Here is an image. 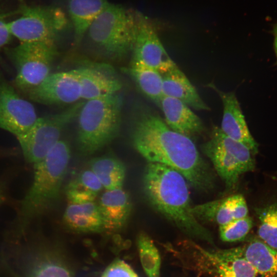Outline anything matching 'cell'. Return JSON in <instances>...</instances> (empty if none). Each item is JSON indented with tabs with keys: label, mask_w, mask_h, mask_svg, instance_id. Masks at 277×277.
Wrapping results in <instances>:
<instances>
[{
	"label": "cell",
	"mask_w": 277,
	"mask_h": 277,
	"mask_svg": "<svg viewBox=\"0 0 277 277\" xmlns=\"http://www.w3.org/2000/svg\"><path fill=\"white\" fill-rule=\"evenodd\" d=\"M132 142L148 163L173 168L196 190L208 191L213 187L211 169L190 137L172 130L159 115H141L134 124Z\"/></svg>",
	"instance_id": "1"
},
{
	"label": "cell",
	"mask_w": 277,
	"mask_h": 277,
	"mask_svg": "<svg viewBox=\"0 0 277 277\" xmlns=\"http://www.w3.org/2000/svg\"><path fill=\"white\" fill-rule=\"evenodd\" d=\"M187 182L166 165L148 163L143 176L145 195L152 207L190 237L214 245L211 232L194 216Z\"/></svg>",
	"instance_id": "2"
},
{
	"label": "cell",
	"mask_w": 277,
	"mask_h": 277,
	"mask_svg": "<svg viewBox=\"0 0 277 277\" xmlns=\"http://www.w3.org/2000/svg\"><path fill=\"white\" fill-rule=\"evenodd\" d=\"M70 156L68 143L60 140L43 160L34 164L32 184L21 202L15 220L17 234L24 233L33 220L57 199Z\"/></svg>",
	"instance_id": "3"
},
{
	"label": "cell",
	"mask_w": 277,
	"mask_h": 277,
	"mask_svg": "<svg viewBox=\"0 0 277 277\" xmlns=\"http://www.w3.org/2000/svg\"><path fill=\"white\" fill-rule=\"evenodd\" d=\"M123 105L118 92L84 102L77 116L78 148L82 154H92L117 136Z\"/></svg>",
	"instance_id": "4"
},
{
	"label": "cell",
	"mask_w": 277,
	"mask_h": 277,
	"mask_svg": "<svg viewBox=\"0 0 277 277\" xmlns=\"http://www.w3.org/2000/svg\"><path fill=\"white\" fill-rule=\"evenodd\" d=\"M168 251L185 267L211 277H256L257 273L243 255L242 247L206 248L192 241L168 244Z\"/></svg>",
	"instance_id": "5"
},
{
	"label": "cell",
	"mask_w": 277,
	"mask_h": 277,
	"mask_svg": "<svg viewBox=\"0 0 277 277\" xmlns=\"http://www.w3.org/2000/svg\"><path fill=\"white\" fill-rule=\"evenodd\" d=\"M135 26V14L109 3L87 32L90 40L107 55L121 58L132 51Z\"/></svg>",
	"instance_id": "6"
},
{
	"label": "cell",
	"mask_w": 277,
	"mask_h": 277,
	"mask_svg": "<svg viewBox=\"0 0 277 277\" xmlns=\"http://www.w3.org/2000/svg\"><path fill=\"white\" fill-rule=\"evenodd\" d=\"M202 150L224 181L228 192L235 188L241 175L254 169L250 150L224 134L219 127L213 128L210 140L202 146Z\"/></svg>",
	"instance_id": "7"
},
{
	"label": "cell",
	"mask_w": 277,
	"mask_h": 277,
	"mask_svg": "<svg viewBox=\"0 0 277 277\" xmlns=\"http://www.w3.org/2000/svg\"><path fill=\"white\" fill-rule=\"evenodd\" d=\"M20 15L8 23L11 34L22 42L55 44L57 33L67 23L64 12L53 6L24 5Z\"/></svg>",
	"instance_id": "8"
},
{
	"label": "cell",
	"mask_w": 277,
	"mask_h": 277,
	"mask_svg": "<svg viewBox=\"0 0 277 277\" xmlns=\"http://www.w3.org/2000/svg\"><path fill=\"white\" fill-rule=\"evenodd\" d=\"M83 103H76L61 113L37 118L26 133L17 137L25 160L34 164L43 160L60 140L66 126L77 117Z\"/></svg>",
	"instance_id": "9"
},
{
	"label": "cell",
	"mask_w": 277,
	"mask_h": 277,
	"mask_svg": "<svg viewBox=\"0 0 277 277\" xmlns=\"http://www.w3.org/2000/svg\"><path fill=\"white\" fill-rule=\"evenodd\" d=\"M6 52L16 70V86L27 91L38 86L50 74L56 54L55 44L45 42H22L6 49Z\"/></svg>",
	"instance_id": "10"
},
{
	"label": "cell",
	"mask_w": 277,
	"mask_h": 277,
	"mask_svg": "<svg viewBox=\"0 0 277 277\" xmlns=\"http://www.w3.org/2000/svg\"><path fill=\"white\" fill-rule=\"evenodd\" d=\"M37 118L32 104L16 93L0 71V128L17 137L26 133Z\"/></svg>",
	"instance_id": "11"
},
{
	"label": "cell",
	"mask_w": 277,
	"mask_h": 277,
	"mask_svg": "<svg viewBox=\"0 0 277 277\" xmlns=\"http://www.w3.org/2000/svg\"><path fill=\"white\" fill-rule=\"evenodd\" d=\"M136 26L132 51L133 59L163 74L175 66L161 42L154 28L140 13H135Z\"/></svg>",
	"instance_id": "12"
},
{
	"label": "cell",
	"mask_w": 277,
	"mask_h": 277,
	"mask_svg": "<svg viewBox=\"0 0 277 277\" xmlns=\"http://www.w3.org/2000/svg\"><path fill=\"white\" fill-rule=\"evenodd\" d=\"M28 92L31 100L45 104H70L81 98V85L74 69L50 74Z\"/></svg>",
	"instance_id": "13"
},
{
	"label": "cell",
	"mask_w": 277,
	"mask_h": 277,
	"mask_svg": "<svg viewBox=\"0 0 277 277\" xmlns=\"http://www.w3.org/2000/svg\"><path fill=\"white\" fill-rule=\"evenodd\" d=\"M209 85L219 94L223 103L221 131L229 137L245 145L253 154H255L258 145L249 131L235 94L221 91L213 84Z\"/></svg>",
	"instance_id": "14"
},
{
	"label": "cell",
	"mask_w": 277,
	"mask_h": 277,
	"mask_svg": "<svg viewBox=\"0 0 277 277\" xmlns=\"http://www.w3.org/2000/svg\"><path fill=\"white\" fill-rule=\"evenodd\" d=\"M19 277H72L70 270L55 253L31 249L23 256Z\"/></svg>",
	"instance_id": "15"
},
{
	"label": "cell",
	"mask_w": 277,
	"mask_h": 277,
	"mask_svg": "<svg viewBox=\"0 0 277 277\" xmlns=\"http://www.w3.org/2000/svg\"><path fill=\"white\" fill-rule=\"evenodd\" d=\"M97 204L104 231H118L125 225L132 210L128 192L122 188L107 190L101 195Z\"/></svg>",
	"instance_id": "16"
},
{
	"label": "cell",
	"mask_w": 277,
	"mask_h": 277,
	"mask_svg": "<svg viewBox=\"0 0 277 277\" xmlns=\"http://www.w3.org/2000/svg\"><path fill=\"white\" fill-rule=\"evenodd\" d=\"M157 104L164 113L166 124L172 130L188 137L203 131L201 120L182 101L163 95Z\"/></svg>",
	"instance_id": "17"
},
{
	"label": "cell",
	"mask_w": 277,
	"mask_h": 277,
	"mask_svg": "<svg viewBox=\"0 0 277 277\" xmlns=\"http://www.w3.org/2000/svg\"><path fill=\"white\" fill-rule=\"evenodd\" d=\"M162 74L163 95L177 99L196 110H210L194 86L177 66Z\"/></svg>",
	"instance_id": "18"
},
{
	"label": "cell",
	"mask_w": 277,
	"mask_h": 277,
	"mask_svg": "<svg viewBox=\"0 0 277 277\" xmlns=\"http://www.w3.org/2000/svg\"><path fill=\"white\" fill-rule=\"evenodd\" d=\"M81 89V98L86 101L98 98L119 92L120 81L113 76L92 68L74 69Z\"/></svg>",
	"instance_id": "19"
},
{
	"label": "cell",
	"mask_w": 277,
	"mask_h": 277,
	"mask_svg": "<svg viewBox=\"0 0 277 277\" xmlns=\"http://www.w3.org/2000/svg\"><path fill=\"white\" fill-rule=\"evenodd\" d=\"M63 221L70 230L77 232H100L104 231L97 204L92 202L71 204L67 207Z\"/></svg>",
	"instance_id": "20"
},
{
	"label": "cell",
	"mask_w": 277,
	"mask_h": 277,
	"mask_svg": "<svg viewBox=\"0 0 277 277\" xmlns=\"http://www.w3.org/2000/svg\"><path fill=\"white\" fill-rule=\"evenodd\" d=\"M109 3L107 0H67L68 11L77 42Z\"/></svg>",
	"instance_id": "21"
},
{
	"label": "cell",
	"mask_w": 277,
	"mask_h": 277,
	"mask_svg": "<svg viewBox=\"0 0 277 277\" xmlns=\"http://www.w3.org/2000/svg\"><path fill=\"white\" fill-rule=\"evenodd\" d=\"M243 255L261 277L277 276V250L261 240L254 239L242 247Z\"/></svg>",
	"instance_id": "22"
},
{
	"label": "cell",
	"mask_w": 277,
	"mask_h": 277,
	"mask_svg": "<svg viewBox=\"0 0 277 277\" xmlns=\"http://www.w3.org/2000/svg\"><path fill=\"white\" fill-rule=\"evenodd\" d=\"M90 170L107 190L122 188L126 168L118 159L112 155H103L91 160Z\"/></svg>",
	"instance_id": "23"
},
{
	"label": "cell",
	"mask_w": 277,
	"mask_h": 277,
	"mask_svg": "<svg viewBox=\"0 0 277 277\" xmlns=\"http://www.w3.org/2000/svg\"><path fill=\"white\" fill-rule=\"evenodd\" d=\"M103 187L94 173L85 170L67 184L65 193L70 203L83 204L93 202Z\"/></svg>",
	"instance_id": "24"
},
{
	"label": "cell",
	"mask_w": 277,
	"mask_h": 277,
	"mask_svg": "<svg viewBox=\"0 0 277 277\" xmlns=\"http://www.w3.org/2000/svg\"><path fill=\"white\" fill-rule=\"evenodd\" d=\"M130 72L141 91L158 104L163 96L162 73L135 60L132 62Z\"/></svg>",
	"instance_id": "25"
},
{
	"label": "cell",
	"mask_w": 277,
	"mask_h": 277,
	"mask_svg": "<svg viewBox=\"0 0 277 277\" xmlns=\"http://www.w3.org/2000/svg\"><path fill=\"white\" fill-rule=\"evenodd\" d=\"M192 212L199 221L220 226L234 220L231 196L193 206Z\"/></svg>",
	"instance_id": "26"
},
{
	"label": "cell",
	"mask_w": 277,
	"mask_h": 277,
	"mask_svg": "<svg viewBox=\"0 0 277 277\" xmlns=\"http://www.w3.org/2000/svg\"><path fill=\"white\" fill-rule=\"evenodd\" d=\"M136 244L141 263L147 277H161V260L160 253L151 238L140 232Z\"/></svg>",
	"instance_id": "27"
},
{
	"label": "cell",
	"mask_w": 277,
	"mask_h": 277,
	"mask_svg": "<svg viewBox=\"0 0 277 277\" xmlns=\"http://www.w3.org/2000/svg\"><path fill=\"white\" fill-rule=\"evenodd\" d=\"M260 224L258 234L260 239L277 250V206L271 205L259 209Z\"/></svg>",
	"instance_id": "28"
},
{
	"label": "cell",
	"mask_w": 277,
	"mask_h": 277,
	"mask_svg": "<svg viewBox=\"0 0 277 277\" xmlns=\"http://www.w3.org/2000/svg\"><path fill=\"white\" fill-rule=\"evenodd\" d=\"M252 221L247 216L234 220L230 222L219 226L221 240L225 242H235L243 240L252 227Z\"/></svg>",
	"instance_id": "29"
},
{
	"label": "cell",
	"mask_w": 277,
	"mask_h": 277,
	"mask_svg": "<svg viewBox=\"0 0 277 277\" xmlns=\"http://www.w3.org/2000/svg\"><path fill=\"white\" fill-rule=\"evenodd\" d=\"M101 277H138L132 268L120 259L113 261L104 271Z\"/></svg>",
	"instance_id": "30"
},
{
	"label": "cell",
	"mask_w": 277,
	"mask_h": 277,
	"mask_svg": "<svg viewBox=\"0 0 277 277\" xmlns=\"http://www.w3.org/2000/svg\"><path fill=\"white\" fill-rule=\"evenodd\" d=\"M12 34L5 19V15L0 10V52L2 49L8 44ZM1 61V56H0Z\"/></svg>",
	"instance_id": "31"
},
{
	"label": "cell",
	"mask_w": 277,
	"mask_h": 277,
	"mask_svg": "<svg viewBox=\"0 0 277 277\" xmlns=\"http://www.w3.org/2000/svg\"><path fill=\"white\" fill-rule=\"evenodd\" d=\"M274 49L277 58V25L274 29Z\"/></svg>",
	"instance_id": "32"
},
{
	"label": "cell",
	"mask_w": 277,
	"mask_h": 277,
	"mask_svg": "<svg viewBox=\"0 0 277 277\" xmlns=\"http://www.w3.org/2000/svg\"><path fill=\"white\" fill-rule=\"evenodd\" d=\"M5 195L4 193V190L0 187V205L3 204L5 200Z\"/></svg>",
	"instance_id": "33"
}]
</instances>
